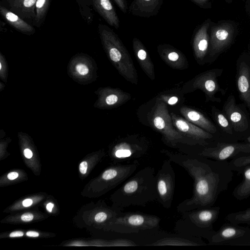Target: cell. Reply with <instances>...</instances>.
I'll use <instances>...</instances> for the list:
<instances>
[{
  "mask_svg": "<svg viewBox=\"0 0 250 250\" xmlns=\"http://www.w3.org/2000/svg\"><path fill=\"white\" fill-rule=\"evenodd\" d=\"M161 152L185 169L194 181L192 196L177 206L179 213L212 207L232 180L233 170L227 160H215L197 153L184 154L166 149Z\"/></svg>",
  "mask_w": 250,
  "mask_h": 250,
  "instance_id": "6da1fadb",
  "label": "cell"
},
{
  "mask_svg": "<svg viewBox=\"0 0 250 250\" xmlns=\"http://www.w3.org/2000/svg\"><path fill=\"white\" fill-rule=\"evenodd\" d=\"M155 169L146 167L124 183L112 195L114 206L123 209L130 206H145L158 198Z\"/></svg>",
  "mask_w": 250,
  "mask_h": 250,
  "instance_id": "7a4b0ae2",
  "label": "cell"
},
{
  "mask_svg": "<svg viewBox=\"0 0 250 250\" xmlns=\"http://www.w3.org/2000/svg\"><path fill=\"white\" fill-rule=\"evenodd\" d=\"M220 212L219 207L200 208L182 212L174 227L177 233L205 238L209 241L216 231L213 224Z\"/></svg>",
  "mask_w": 250,
  "mask_h": 250,
  "instance_id": "3957f363",
  "label": "cell"
},
{
  "mask_svg": "<svg viewBox=\"0 0 250 250\" xmlns=\"http://www.w3.org/2000/svg\"><path fill=\"white\" fill-rule=\"evenodd\" d=\"M98 32L111 61L126 80L137 84L138 75L132 60L124 43L114 31L106 25L100 23Z\"/></svg>",
  "mask_w": 250,
  "mask_h": 250,
  "instance_id": "277c9868",
  "label": "cell"
},
{
  "mask_svg": "<svg viewBox=\"0 0 250 250\" xmlns=\"http://www.w3.org/2000/svg\"><path fill=\"white\" fill-rule=\"evenodd\" d=\"M150 122L154 127L163 136L165 143L176 148L180 144L191 146L190 142L174 126L167 104L160 98L156 101L150 113Z\"/></svg>",
  "mask_w": 250,
  "mask_h": 250,
  "instance_id": "5b68a950",
  "label": "cell"
},
{
  "mask_svg": "<svg viewBox=\"0 0 250 250\" xmlns=\"http://www.w3.org/2000/svg\"><path fill=\"white\" fill-rule=\"evenodd\" d=\"M160 221L161 218L155 215L122 211L111 219L109 227L112 230L122 234L137 233L158 229Z\"/></svg>",
  "mask_w": 250,
  "mask_h": 250,
  "instance_id": "8992f818",
  "label": "cell"
},
{
  "mask_svg": "<svg viewBox=\"0 0 250 250\" xmlns=\"http://www.w3.org/2000/svg\"><path fill=\"white\" fill-rule=\"evenodd\" d=\"M210 245L250 246V228L229 222L224 223L208 241Z\"/></svg>",
  "mask_w": 250,
  "mask_h": 250,
  "instance_id": "52a82bcc",
  "label": "cell"
},
{
  "mask_svg": "<svg viewBox=\"0 0 250 250\" xmlns=\"http://www.w3.org/2000/svg\"><path fill=\"white\" fill-rule=\"evenodd\" d=\"M171 161L165 160L156 174L157 201L165 208L171 207L173 199L175 174Z\"/></svg>",
  "mask_w": 250,
  "mask_h": 250,
  "instance_id": "ba28073f",
  "label": "cell"
},
{
  "mask_svg": "<svg viewBox=\"0 0 250 250\" xmlns=\"http://www.w3.org/2000/svg\"><path fill=\"white\" fill-rule=\"evenodd\" d=\"M223 73L222 68H213L204 72L197 76L191 83V89L201 90L205 94L207 102L220 103L221 99L217 94L224 95L226 90L222 88L218 83V78Z\"/></svg>",
  "mask_w": 250,
  "mask_h": 250,
  "instance_id": "9c48e42d",
  "label": "cell"
},
{
  "mask_svg": "<svg viewBox=\"0 0 250 250\" xmlns=\"http://www.w3.org/2000/svg\"><path fill=\"white\" fill-rule=\"evenodd\" d=\"M175 128L190 142L191 146H206L208 140L212 139L213 134L188 121L186 119L170 114Z\"/></svg>",
  "mask_w": 250,
  "mask_h": 250,
  "instance_id": "30bf717a",
  "label": "cell"
},
{
  "mask_svg": "<svg viewBox=\"0 0 250 250\" xmlns=\"http://www.w3.org/2000/svg\"><path fill=\"white\" fill-rule=\"evenodd\" d=\"M240 153L250 154L249 143H218L214 146L205 147L197 154L218 161L227 160Z\"/></svg>",
  "mask_w": 250,
  "mask_h": 250,
  "instance_id": "8fae6325",
  "label": "cell"
},
{
  "mask_svg": "<svg viewBox=\"0 0 250 250\" xmlns=\"http://www.w3.org/2000/svg\"><path fill=\"white\" fill-rule=\"evenodd\" d=\"M148 150L145 141L127 138L117 144L113 147L112 156L117 162L135 160L144 156Z\"/></svg>",
  "mask_w": 250,
  "mask_h": 250,
  "instance_id": "7c38bea8",
  "label": "cell"
},
{
  "mask_svg": "<svg viewBox=\"0 0 250 250\" xmlns=\"http://www.w3.org/2000/svg\"><path fill=\"white\" fill-rule=\"evenodd\" d=\"M234 34L233 26L224 23L212 27L209 38L208 54L215 60L230 44Z\"/></svg>",
  "mask_w": 250,
  "mask_h": 250,
  "instance_id": "4fadbf2b",
  "label": "cell"
},
{
  "mask_svg": "<svg viewBox=\"0 0 250 250\" xmlns=\"http://www.w3.org/2000/svg\"><path fill=\"white\" fill-rule=\"evenodd\" d=\"M223 112L236 132H244L250 128V116L241 105L236 104L233 95H229L225 102Z\"/></svg>",
  "mask_w": 250,
  "mask_h": 250,
  "instance_id": "5bb4252c",
  "label": "cell"
},
{
  "mask_svg": "<svg viewBox=\"0 0 250 250\" xmlns=\"http://www.w3.org/2000/svg\"><path fill=\"white\" fill-rule=\"evenodd\" d=\"M236 84L241 100L250 116V62L240 58L236 63Z\"/></svg>",
  "mask_w": 250,
  "mask_h": 250,
  "instance_id": "9a60e30c",
  "label": "cell"
},
{
  "mask_svg": "<svg viewBox=\"0 0 250 250\" xmlns=\"http://www.w3.org/2000/svg\"><path fill=\"white\" fill-rule=\"evenodd\" d=\"M37 0H1L0 4L34 26Z\"/></svg>",
  "mask_w": 250,
  "mask_h": 250,
  "instance_id": "2e32d148",
  "label": "cell"
},
{
  "mask_svg": "<svg viewBox=\"0 0 250 250\" xmlns=\"http://www.w3.org/2000/svg\"><path fill=\"white\" fill-rule=\"evenodd\" d=\"M208 21H205L197 30L193 39V49L197 61L201 64L207 56L209 50V38L208 29Z\"/></svg>",
  "mask_w": 250,
  "mask_h": 250,
  "instance_id": "e0dca14e",
  "label": "cell"
},
{
  "mask_svg": "<svg viewBox=\"0 0 250 250\" xmlns=\"http://www.w3.org/2000/svg\"><path fill=\"white\" fill-rule=\"evenodd\" d=\"M163 3V0H133L128 10L133 16L150 18L158 14Z\"/></svg>",
  "mask_w": 250,
  "mask_h": 250,
  "instance_id": "ac0fdd59",
  "label": "cell"
},
{
  "mask_svg": "<svg viewBox=\"0 0 250 250\" xmlns=\"http://www.w3.org/2000/svg\"><path fill=\"white\" fill-rule=\"evenodd\" d=\"M158 52L161 58L171 67L176 69H183L188 65L186 58L180 50L167 44H160Z\"/></svg>",
  "mask_w": 250,
  "mask_h": 250,
  "instance_id": "d6986e66",
  "label": "cell"
},
{
  "mask_svg": "<svg viewBox=\"0 0 250 250\" xmlns=\"http://www.w3.org/2000/svg\"><path fill=\"white\" fill-rule=\"evenodd\" d=\"M159 239L148 246H205L206 244L201 238L178 233Z\"/></svg>",
  "mask_w": 250,
  "mask_h": 250,
  "instance_id": "ffe728a7",
  "label": "cell"
},
{
  "mask_svg": "<svg viewBox=\"0 0 250 250\" xmlns=\"http://www.w3.org/2000/svg\"><path fill=\"white\" fill-rule=\"evenodd\" d=\"M133 49L137 61L146 75L152 80L155 79L154 66L147 50L137 38L132 40Z\"/></svg>",
  "mask_w": 250,
  "mask_h": 250,
  "instance_id": "44dd1931",
  "label": "cell"
},
{
  "mask_svg": "<svg viewBox=\"0 0 250 250\" xmlns=\"http://www.w3.org/2000/svg\"><path fill=\"white\" fill-rule=\"evenodd\" d=\"M92 5L96 12L110 26L118 29L120 20L110 0H91Z\"/></svg>",
  "mask_w": 250,
  "mask_h": 250,
  "instance_id": "7402d4cb",
  "label": "cell"
},
{
  "mask_svg": "<svg viewBox=\"0 0 250 250\" xmlns=\"http://www.w3.org/2000/svg\"><path fill=\"white\" fill-rule=\"evenodd\" d=\"M181 113L188 121L213 134L217 131V128L213 123L201 112L183 106L180 109Z\"/></svg>",
  "mask_w": 250,
  "mask_h": 250,
  "instance_id": "603a6c76",
  "label": "cell"
},
{
  "mask_svg": "<svg viewBox=\"0 0 250 250\" xmlns=\"http://www.w3.org/2000/svg\"><path fill=\"white\" fill-rule=\"evenodd\" d=\"M0 14L9 24L19 32L27 35H32L36 32L34 26L0 4Z\"/></svg>",
  "mask_w": 250,
  "mask_h": 250,
  "instance_id": "cb8c5ba5",
  "label": "cell"
},
{
  "mask_svg": "<svg viewBox=\"0 0 250 250\" xmlns=\"http://www.w3.org/2000/svg\"><path fill=\"white\" fill-rule=\"evenodd\" d=\"M242 173L243 174L244 179L234 188L232 192L233 197L239 200L247 199L250 196V165L245 167Z\"/></svg>",
  "mask_w": 250,
  "mask_h": 250,
  "instance_id": "d4e9b609",
  "label": "cell"
},
{
  "mask_svg": "<svg viewBox=\"0 0 250 250\" xmlns=\"http://www.w3.org/2000/svg\"><path fill=\"white\" fill-rule=\"evenodd\" d=\"M51 0H37L34 26L40 28L45 19Z\"/></svg>",
  "mask_w": 250,
  "mask_h": 250,
  "instance_id": "484cf974",
  "label": "cell"
},
{
  "mask_svg": "<svg viewBox=\"0 0 250 250\" xmlns=\"http://www.w3.org/2000/svg\"><path fill=\"white\" fill-rule=\"evenodd\" d=\"M211 112L214 120L221 129L225 133L232 135L233 128L224 113L214 107L212 108Z\"/></svg>",
  "mask_w": 250,
  "mask_h": 250,
  "instance_id": "4316f807",
  "label": "cell"
},
{
  "mask_svg": "<svg viewBox=\"0 0 250 250\" xmlns=\"http://www.w3.org/2000/svg\"><path fill=\"white\" fill-rule=\"evenodd\" d=\"M75 1L83 21L88 24H91L94 18L91 0H75Z\"/></svg>",
  "mask_w": 250,
  "mask_h": 250,
  "instance_id": "83f0119b",
  "label": "cell"
},
{
  "mask_svg": "<svg viewBox=\"0 0 250 250\" xmlns=\"http://www.w3.org/2000/svg\"><path fill=\"white\" fill-rule=\"evenodd\" d=\"M225 219L228 222L232 223L250 225V208L229 213Z\"/></svg>",
  "mask_w": 250,
  "mask_h": 250,
  "instance_id": "f1b7e54d",
  "label": "cell"
},
{
  "mask_svg": "<svg viewBox=\"0 0 250 250\" xmlns=\"http://www.w3.org/2000/svg\"><path fill=\"white\" fill-rule=\"evenodd\" d=\"M229 164L233 171L242 172L245 167L250 165V154L234 158L229 162Z\"/></svg>",
  "mask_w": 250,
  "mask_h": 250,
  "instance_id": "f546056e",
  "label": "cell"
},
{
  "mask_svg": "<svg viewBox=\"0 0 250 250\" xmlns=\"http://www.w3.org/2000/svg\"><path fill=\"white\" fill-rule=\"evenodd\" d=\"M120 9L124 13L127 11V5L126 0H114Z\"/></svg>",
  "mask_w": 250,
  "mask_h": 250,
  "instance_id": "4dcf8cb0",
  "label": "cell"
},
{
  "mask_svg": "<svg viewBox=\"0 0 250 250\" xmlns=\"http://www.w3.org/2000/svg\"><path fill=\"white\" fill-rule=\"evenodd\" d=\"M77 71L82 75H85L88 73V68L86 65L84 64L79 63L76 66Z\"/></svg>",
  "mask_w": 250,
  "mask_h": 250,
  "instance_id": "1f68e13d",
  "label": "cell"
},
{
  "mask_svg": "<svg viewBox=\"0 0 250 250\" xmlns=\"http://www.w3.org/2000/svg\"><path fill=\"white\" fill-rule=\"evenodd\" d=\"M195 4L203 8H207L210 5L211 0H189Z\"/></svg>",
  "mask_w": 250,
  "mask_h": 250,
  "instance_id": "d6a6232c",
  "label": "cell"
},
{
  "mask_svg": "<svg viewBox=\"0 0 250 250\" xmlns=\"http://www.w3.org/2000/svg\"><path fill=\"white\" fill-rule=\"evenodd\" d=\"M160 98L166 103L167 102V104L171 105L176 104L179 101L178 98L175 96L169 97L168 99H166L163 97H162V98Z\"/></svg>",
  "mask_w": 250,
  "mask_h": 250,
  "instance_id": "836d02e7",
  "label": "cell"
},
{
  "mask_svg": "<svg viewBox=\"0 0 250 250\" xmlns=\"http://www.w3.org/2000/svg\"><path fill=\"white\" fill-rule=\"evenodd\" d=\"M33 215L31 213H25L21 216V219L24 222H29L33 219Z\"/></svg>",
  "mask_w": 250,
  "mask_h": 250,
  "instance_id": "e575fe53",
  "label": "cell"
},
{
  "mask_svg": "<svg viewBox=\"0 0 250 250\" xmlns=\"http://www.w3.org/2000/svg\"><path fill=\"white\" fill-rule=\"evenodd\" d=\"M87 163L86 161H83L81 163L79 166V169L81 173L85 174L87 171Z\"/></svg>",
  "mask_w": 250,
  "mask_h": 250,
  "instance_id": "d590c367",
  "label": "cell"
},
{
  "mask_svg": "<svg viewBox=\"0 0 250 250\" xmlns=\"http://www.w3.org/2000/svg\"><path fill=\"white\" fill-rule=\"evenodd\" d=\"M23 235V232L21 231H15L11 232L9 236L10 237H21Z\"/></svg>",
  "mask_w": 250,
  "mask_h": 250,
  "instance_id": "8d00e7d4",
  "label": "cell"
},
{
  "mask_svg": "<svg viewBox=\"0 0 250 250\" xmlns=\"http://www.w3.org/2000/svg\"><path fill=\"white\" fill-rule=\"evenodd\" d=\"M24 156L27 159H30L33 156V153L31 150L28 148H26L23 151Z\"/></svg>",
  "mask_w": 250,
  "mask_h": 250,
  "instance_id": "74e56055",
  "label": "cell"
},
{
  "mask_svg": "<svg viewBox=\"0 0 250 250\" xmlns=\"http://www.w3.org/2000/svg\"><path fill=\"white\" fill-rule=\"evenodd\" d=\"M19 176L17 172H11L8 174L7 177L9 180H14L16 179Z\"/></svg>",
  "mask_w": 250,
  "mask_h": 250,
  "instance_id": "f35d334b",
  "label": "cell"
},
{
  "mask_svg": "<svg viewBox=\"0 0 250 250\" xmlns=\"http://www.w3.org/2000/svg\"><path fill=\"white\" fill-rule=\"evenodd\" d=\"M33 203V201L30 199H26L22 202V205L24 207H27L30 206Z\"/></svg>",
  "mask_w": 250,
  "mask_h": 250,
  "instance_id": "ab89813d",
  "label": "cell"
},
{
  "mask_svg": "<svg viewBox=\"0 0 250 250\" xmlns=\"http://www.w3.org/2000/svg\"><path fill=\"white\" fill-rule=\"evenodd\" d=\"M26 235L29 237H36L39 236V234L35 231H28L26 232Z\"/></svg>",
  "mask_w": 250,
  "mask_h": 250,
  "instance_id": "60d3db41",
  "label": "cell"
},
{
  "mask_svg": "<svg viewBox=\"0 0 250 250\" xmlns=\"http://www.w3.org/2000/svg\"><path fill=\"white\" fill-rule=\"evenodd\" d=\"M54 204L52 203H49L46 205V209L49 212H51L52 211V209L54 207Z\"/></svg>",
  "mask_w": 250,
  "mask_h": 250,
  "instance_id": "b9f144b4",
  "label": "cell"
},
{
  "mask_svg": "<svg viewBox=\"0 0 250 250\" xmlns=\"http://www.w3.org/2000/svg\"><path fill=\"white\" fill-rule=\"evenodd\" d=\"M248 143L250 144V136L247 138Z\"/></svg>",
  "mask_w": 250,
  "mask_h": 250,
  "instance_id": "7bdbcfd3",
  "label": "cell"
},
{
  "mask_svg": "<svg viewBox=\"0 0 250 250\" xmlns=\"http://www.w3.org/2000/svg\"><path fill=\"white\" fill-rule=\"evenodd\" d=\"M1 69V64L0 63V69Z\"/></svg>",
  "mask_w": 250,
  "mask_h": 250,
  "instance_id": "ee69618b",
  "label": "cell"
}]
</instances>
